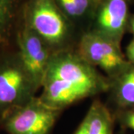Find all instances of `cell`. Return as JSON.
I'll list each match as a JSON object with an SVG mask.
<instances>
[{
  "label": "cell",
  "instance_id": "cell-8",
  "mask_svg": "<svg viewBox=\"0 0 134 134\" xmlns=\"http://www.w3.org/2000/svg\"><path fill=\"white\" fill-rule=\"evenodd\" d=\"M23 8L22 0H0V51L15 46Z\"/></svg>",
  "mask_w": 134,
  "mask_h": 134
},
{
  "label": "cell",
  "instance_id": "cell-12",
  "mask_svg": "<svg viewBox=\"0 0 134 134\" xmlns=\"http://www.w3.org/2000/svg\"><path fill=\"white\" fill-rule=\"evenodd\" d=\"M115 121L119 124L122 130H130L134 133V110H119L113 113Z\"/></svg>",
  "mask_w": 134,
  "mask_h": 134
},
{
  "label": "cell",
  "instance_id": "cell-2",
  "mask_svg": "<svg viewBox=\"0 0 134 134\" xmlns=\"http://www.w3.org/2000/svg\"><path fill=\"white\" fill-rule=\"evenodd\" d=\"M38 90L16 46L0 51V124Z\"/></svg>",
  "mask_w": 134,
  "mask_h": 134
},
{
  "label": "cell",
  "instance_id": "cell-3",
  "mask_svg": "<svg viewBox=\"0 0 134 134\" xmlns=\"http://www.w3.org/2000/svg\"><path fill=\"white\" fill-rule=\"evenodd\" d=\"M21 17L53 52L69 48L72 21L60 8L56 0H28L23 5Z\"/></svg>",
  "mask_w": 134,
  "mask_h": 134
},
{
  "label": "cell",
  "instance_id": "cell-15",
  "mask_svg": "<svg viewBox=\"0 0 134 134\" xmlns=\"http://www.w3.org/2000/svg\"><path fill=\"white\" fill-rule=\"evenodd\" d=\"M74 134H86V129H85V125L83 124V122L82 121L81 125H79V127L76 130L75 133Z\"/></svg>",
  "mask_w": 134,
  "mask_h": 134
},
{
  "label": "cell",
  "instance_id": "cell-9",
  "mask_svg": "<svg viewBox=\"0 0 134 134\" xmlns=\"http://www.w3.org/2000/svg\"><path fill=\"white\" fill-rule=\"evenodd\" d=\"M110 102L114 110L132 109L134 107V64L129 66L120 75L111 80Z\"/></svg>",
  "mask_w": 134,
  "mask_h": 134
},
{
  "label": "cell",
  "instance_id": "cell-13",
  "mask_svg": "<svg viewBox=\"0 0 134 134\" xmlns=\"http://www.w3.org/2000/svg\"><path fill=\"white\" fill-rule=\"evenodd\" d=\"M125 57L130 63L134 64V37L126 48Z\"/></svg>",
  "mask_w": 134,
  "mask_h": 134
},
{
  "label": "cell",
  "instance_id": "cell-17",
  "mask_svg": "<svg viewBox=\"0 0 134 134\" xmlns=\"http://www.w3.org/2000/svg\"><path fill=\"white\" fill-rule=\"evenodd\" d=\"M132 109H133V110H134V107H133V108H132Z\"/></svg>",
  "mask_w": 134,
  "mask_h": 134
},
{
  "label": "cell",
  "instance_id": "cell-7",
  "mask_svg": "<svg viewBox=\"0 0 134 134\" xmlns=\"http://www.w3.org/2000/svg\"><path fill=\"white\" fill-rule=\"evenodd\" d=\"M130 0H102L94 11L91 31L121 46L130 15Z\"/></svg>",
  "mask_w": 134,
  "mask_h": 134
},
{
  "label": "cell",
  "instance_id": "cell-10",
  "mask_svg": "<svg viewBox=\"0 0 134 134\" xmlns=\"http://www.w3.org/2000/svg\"><path fill=\"white\" fill-rule=\"evenodd\" d=\"M86 134H113L115 115L107 105L96 100L83 120Z\"/></svg>",
  "mask_w": 134,
  "mask_h": 134
},
{
  "label": "cell",
  "instance_id": "cell-5",
  "mask_svg": "<svg viewBox=\"0 0 134 134\" xmlns=\"http://www.w3.org/2000/svg\"><path fill=\"white\" fill-rule=\"evenodd\" d=\"M61 110L49 107L34 96L2 122L8 134H49Z\"/></svg>",
  "mask_w": 134,
  "mask_h": 134
},
{
  "label": "cell",
  "instance_id": "cell-16",
  "mask_svg": "<svg viewBox=\"0 0 134 134\" xmlns=\"http://www.w3.org/2000/svg\"><path fill=\"white\" fill-rule=\"evenodd\" d=\"M92 1L94 2V3H95V4L96 5V6H97V5H98V4H99L102 0H92ZM130 1H131V2H133V1H134V0H130Z\"/></svg>",
  "mask_w": 134,
  "mask_h": 134
},
{
  "label": "cell",
  "instance_id": "cell-14",
  "mask_svg": "<svg viewBox=\"0 0 134 134\" xmlns=\"http://www.w3.org/2000/svg\"><path fill=\"white\" fill-rule=\"evenodd\" d=\"M127 31H128L131 34H133L134 37V14L130 15L128 23H127Z\"/></svg>",
  "mask_w": 134,
  "mask_h": 134
},
{
  "label": "cell",
  "instance_id": "cell-1",
  "mask_svg": "<svg viewBox=\"0 0 134 134\" xmlns=\"http://www.w3.org/2000/svg\"><path fill=\"white\" fill-rule=\"evenodd\" d=\"M110 86L108 77L69 48L52 53L39 98L46 104L62 111L84 98L109 92Z\"/></svg>",
  "mask_w": 134,
  "mask_h": 134
},
{
  "label": "cell",
  "instance_id": "cell-11",
  "mask_svg": "<svg viewBox=\"0 0 134 134\" xmlns=\"http://www.w3.org/2000/svg\"><path fill=\"white\" fill-rule=\"evenodd\" d=\"M58 6L71 21L93 16L96 5L92 0H56Z\"/></svg>",
  "mask_w": 134,
  "mask_h": 134
},
{
  "label": "cell",
  "instance_id": "cell-4",
  "mask_svg": "<svg viewBox=\"0 0 134 134\" xmlns=\"http://www.w3.org/2000/svg\"><path fill=\"white\" fill-rule=\"evenodd\" d=\"M76 51L86 62L100 69L110 80L130 64L121 46L91 30L82 35Z\"/></svg>",
  "mask_w": 134,
  "mask_h": 134
},
{
  "label": "cell",
  "instance_id": "cell-6",
  "mask_svg": "<svg viewBox=\"0 0 134 134\" xmlns=\"http://www.w3.org/2000/svg\"><path fill=\"white\" fill-rule=\"evenodd\" d=\"M15 46L19 52L25 66L40 89L54 52L22 17L16 34Z\"/></svg>",
  "mask_w": 134,
  "mask_h": 134
}]
</instances>
